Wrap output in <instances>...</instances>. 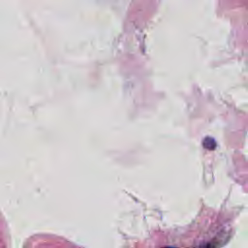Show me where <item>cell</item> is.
Wrapping results in <instances>:
<instances>
[{
    "mask_svg": "<svg viewBox=\"0 0 248 248\" xmlns=\"http://www.w3.org/2000/svg\"><path fill=\"white\" fill-rule=\"evenodd\" d=\"M165 248H173V247H165Z\"/></svg>",
    "mask_w": 248,
    "mask_h": 248,
    "instance_id": "cell-2",
    "label": "cell"
},
{
    "mask_svg": "<svg viewBox=\"0 0 248 248\" xmlns=\"http://www.w3.org/2000/svg\"><path fill=\"white\" fill-rule=\"evenodd\" d=\"M202 145L205 149H208V150H214L216 148V141L213 138L211 137H205L202 140Z\"/></svg>",
    "mask_w": 248,
    "mask_h": 248,
    "instance_id": "cell-1",
    "label": "cell"
}]
</instances>
